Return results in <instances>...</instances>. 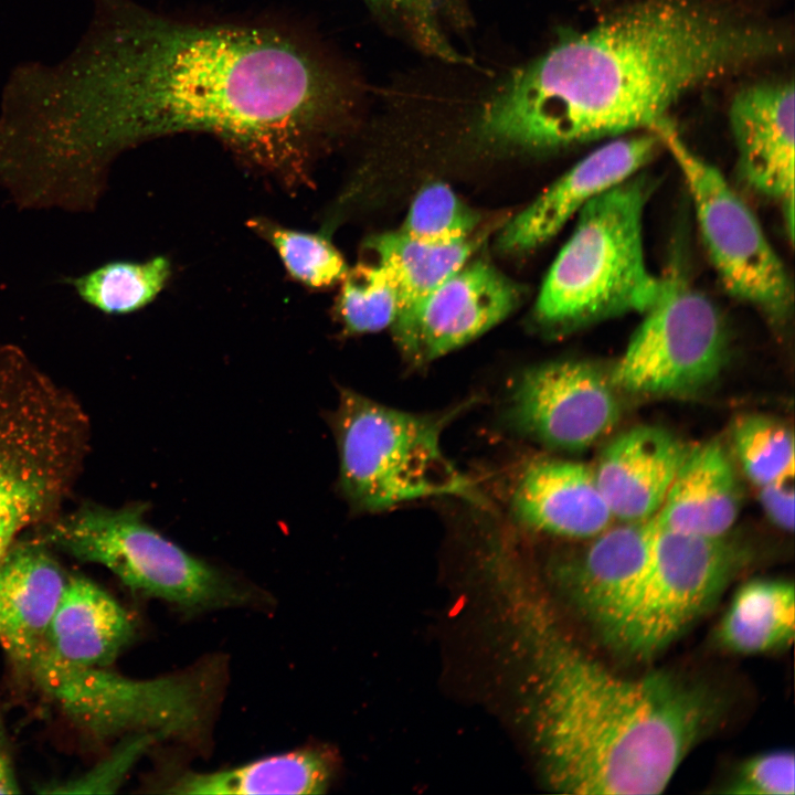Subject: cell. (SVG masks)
Segmentation results:
<instances>
[{"label":"cell","mask_w":795,"mask_h":795,"mask_svg":"<svg viewBox=\"0 0 795 795\" xmlns=\"http://www.w3.org/2000/svg\"><path fill=\"white\" fill-rule=\"evenodd\" d=\"M147 505L109 508L84 504L44 526L40 539L85 562L109 570L134 592L186 613L244 607L262 592L199 559L149 526Z\"/></svg>","instance_id":"cell-8"},{"label":"cell","mask_w":795,"mask_h":795,"mask_svg":"<svg viewBox=\"0 0 795 795\" xmlns=\"http://www.w3.org/2000/svg\"><path fill=\"white\" fill-rule=\"evenodd\" d=\"M476 246V242L468 239L431 243L400 231L372 236L365 245L394 280L400 296V311L460 269Z\"/></svg>","instance_id":"cell-24"},{"label":"cell","mask_w":795,"mask_h":795,"mask_svg":"<svg viewBox=\"0 0 795 795\" xmlns=\"http://www.w3.org/2000/svg\"><path fill=\"white\" fill-rule=\"evenodd\" d=\"M760 502L768 519L780 529L794 528L793 478L774 481L759 487Z\"/></svg>","instance_id":"cell-32"},{"label":"cell","mask_w":795,"mask_h":795,"mask_svg":"<svg viewBox=\"0 0 795 795\" xmlns=\"http://www.w3.org/2000/svg\"><path fill=\"white\" fill-rule=\"evenodd\" d=\"M478 214L444 183H431L415 197L400 232L431 243H451L469 237Z\"/></svg>","instance_id":"cell-29"},{"label":"cell","mask_w":795,"mask_h":795,"mask_svg":"<svg viewBox=\"0 0 795 795\" xmlns=\"http://www.w3.org/2000/svg\"><path fill=\"white\" fill-rule=\"evenodd\" d=\"M688 448L658 426H636L615 437L593 468L613 518L621 522L651 519Z\"/></svg>","instance_id":"cell-17"},{"label":"cell","mask_w":795,"mask_h":795,"mask_svg":"<svg viewBox=\"0 0 795 795\" xmlns=\"http://www.w3.org/2000/svg\"><path fill=\"white\" fill-rule=\"evenodd\" d=\"M19 792L20 785L7 749L2 725L0 723V794H17Z\"/></svg>","instance_id":"cell-33"},{"label":"cell","mask_w":795,"mask_h":795,"mask_svg":"<svg viewBox=\"0 0 795 795\" xmlns=\"http://www.w3.org/2000/svg\"><path fill=\"white\" fill-rule=\"evenodd\" d=\"M88 437L78 400L19 348L0 344V560L59 516Z\"/></svg>","instance_id":"cell-4"},{"label":"cell","mask_w":795,"mask_h":795,"mask_svg":"<svg viewBox=\"0 0 795 795\" xmlns=\"http://www.w3.org/2000/svg\"><path fill=\"white\" fill-rule=\"evenodd\" d=\"M332 762L317 746H305L287 753L214 772H183L166 785L163 793L225 794H320L332 777Z\"/></svg>","instance_id":"cell-22"},{"label":"cell","mask_w":795,"mask_h":795,"mask_svg":"<svg viewBox=\"0 0 795 795\" xmlns=\"http://www.w3.org/2000/svg\"><path fill=\"white\" fill-rule=\"evenodd\" d=\"M163 256L146 262L116 261L72 279L82 300L108 315L136 311L151 303L170 276Z\"/></svg>","instance_id":"cell-25"},{"label":"cell","mask_w":795,"mask_h":795,"mask_svg":"<svg viewBox=\"0 0 795 795\" xmlns=\"http://www.w3.org/2000/svg\"><path fill=\"white\" fill-rule=\"evenodd\" d=\"M729 121L736 169L755 194L777 203L794 237V82L762 81L733 96Z\"/></svg>","instance_id":"cell-14"},{"label":"cell","mask_w":795,"mask_h":795,"mask_svg":"<svg viewBox=\"0 0 795 795\" xmlns=\"http://www.w3.org/2000/svg\"><path fill=\"white\" fill-rule=\"evenodd\" d=\"M608 373L582 360L532 367L515 381L507 416L523 435L551 447L580 451L613 430L621 416Z\"/></svg>","instance_id":"cell-12"},{"label":"cell","mask_w":795,"mask_h":795,"mask_svg":"<svg viewBox=\"0 0 795 795\" xmlns=\"http://www.w3.org/2000/svg\"><path fill=\"white\" fill-rule=\"evenodd\" d=\"M341 282L337 312L348 332H374L393 324L400 311V296L383 266L358 264Z\"/></svg>","instance_id":"cell-27"},{"label":"cell","mask_w":795,"mask_h":795,"mask_svg":"<svg viewBox=\"0 0 795 795\" xmlns=\"http://www.w3.org/2000/svg\"><path fill=\"white\" fill-rule=\"evenodd\" d=\"M388 1L398 2V3H405V4H411V3L417 4V3H420V1H422V0H388Z\"/></svg>","instance_id":"cell-34"},{"label":"cell","mask_w":795,"mask_h":795,"mask_svg":"<svg viewBox=\"0 0 795 795\" xmlns=\"http://www.w3.org/2000/svg\"><path fill=\"white\" fill-rule=\"evenodd\" d=\"M67 575L42 540H19L0 560V644L7 650L42 636Z\"/></svg>","instance_id":"cell-21"},{"label":"cell","mask_w":795,"mask_h":795,"mask_svg":"<svg viewBox=\"0 0 795 795\" xmlns=\"http://www.w3.org/2000/svg\"><path fill=\"white\" fill-rule=\"evenodd\" d=\"M657 526L654 517L608 527L558 570V581L602 638L618 621L650 560Z\"/></svg>","instance_id":"cell-16"},{"label":"cell","mask_w":795,"mask_h":795,"mask_svg":"<svg viewBox=\"0 0 795 795\" xmlns=\"http://www.w3.org/2000/svg\"><path fill=\"white\" fill-rule=\"evenodd\" d=\"M744 560L742 549L725 536L657 527L645 574L603 639L633 658L653 657L716 604Z\"/></svg>","instance_id":"cell-10"},{"label":"cell","mask_w":795,"mask_h":795,"mask_svg":"<svg viewBox=\"0 0 795 795\" xmlns=\"http://www.w3.org/2000/svg\"><path fill=\"white\" fill-rule=\"evenodd\" d=\"M521 290L490 264L463 266L392 324L403 356L428 363L498 325L518 306Z\"/></svg>","instance_id":"cell-13"},{"label":"cell","mask_w":795,"mask_h":795,"mask_svg":"<svg viewBox=\"0 0 795 795\" xmlns=\"http://www.w3.org/2000/svg\"><path fill=\"white\" fill-rule=\"evenodd\" d=\"M789 33L729 0H634L515 72L480 136L559 150L649 130L685 94L788 53Z\"/></svg>","instance_id":"cell-1"},{"label":"cell","mask_w":795,"mask_h":795,"mask_svg":"<svg viewBox=\"0 0 795 795\" xmlns=\"http://www.w3.org/2000/svg\"><path fill=\"white\" fill-rule=\"evenodd\" d=\"M659 146V137L645 130L611 140L592 151L504 226L497 239L498 248L521 253L548 242L587 202L640 172Z\"/></svg>","instance_id":"cell-15"},{"label":"cell","mask_w":795,"mask_h":795,"mask_svg":"<svg viewBox=\"0 0 795 795\" xmlns=\"http://www.w3.org/2000/svg\"><path fill=\"white\" fill-rule=\"evenodd\" d=\"M794 634V584L782 579H754L733 594L716 637L733 654L759 655L786 647Z\"/></svg>","instance_id":"cell-23"},{"label":"cell","mask_w":795,"mask_h":795,"mask_svg":"<svg viewBox=\"0 0 795 795\" xmlns=\"http://www.w3.org/2000/svg\"><path fill=\"white\" fill-rule=\"evenodd\" d=\"M732 443L744 474L756 487L794 478V437L785 424L764 415L743 416L733 425Z\"/></svg>","instance_id":"cell-26"},{"label":"cell","mask_w":795,"mask_h":795,"mask_svg":"<svg viewBox=\"0 0 795 795\" xmlns=\"http://www.w3.org/2000/svg\"><path fill=\"white\" fill-rule=\"evenodd\" d=\"M455 414H413L341 388L339 405L328 418L339 451L338 488L351 508L377 512L439 496L484 502L441 446L442 432Z\"/></svg>","instance_id":"cell-6"},{"label":"cell","mask_w":795,"mask_h":795,"mask_svg":"<svg viewBox=\"0 0 795 795\" xmlns=\"http://www.w3.org/2000/svg\"><path fill=\"white\" fill-rule=\"evenodd\" d=\"M740 507L732 460L724 445L711 439L688 448L654 520L660 529L724 537Z\"/></svg>","instance_id":"cell-19"},{"label":"cell","mask_w":795,"mask_h":795,"mask_svg":"<svg viewBox=\"0 0 795 795\" xmlns=\"http://www.w3.org/2000/svg\"><path fill=\"white\" fill-rule=\"evenodd\" d=\"M134 635L132 617L112 594L87 577L67 575L43 639L64 662L108 668Z\"/></svg>","instance_id":"cell-20"},{"label":"cell","mask_w":795,"mask_h":795,"mask_svg":"<svg viewBox=\"0 0 795 795\" xmlns=\"http://www.w3.org/2000/svg\"><path fill=\"white\" fill-rule=\"evenodd\" d=\"M653 186L638 172L580 210L537 299L534 316L543 329L565 333L643 314L651 305L661 284L647 267L644 250V214Z\"/></svg>","instance_id":"cell-5"},{"label":"cell","mask_w":795,"mask_h":795,"mask_svg":"<svg viewBox=\"0 0 795 795\" xmlns=\"http://www.w3.org/2000/svg\"><path fill=\"white\" fill-rule=\"evenodd\" d=\"M251 226L275 248L288 274L310 288H325L341 282L348 266L328 239L318 233L287 229L265 220Z\"/></svg>","instance_id":"cell-28"},{"label":"cell","mask_w":795,"mask_h":795,"mask_svg":"<svg viewBox=\"0 0 795 795\" xmlns=\"http://www.w3.org/2000/svg\"><path fill=\"white\" fill-rule=\"evenodd\" d=\"M160 740L153 733H134L129 740L115 751L107 760L100 762L85 775L55 785L46 793H96L115 792L123 782L129 767L138 756L155 741Z\"/></svg>","instance_id":"cell-31"},{"label":"cell","mask_w":795,"mask_h":795,"mask_svg":"<svg viewBox=\"0 0 795 795\" xmlns=\"http://www.w3.org/2000/svg\"><path fill=\"white\" fill-rule=\"evenodd\" d=\"M512 511L523 524L571 539L593 538L613 515L590 466L541 459L526 467L513 489Z\"/></svg>","instance_id":"cell-18"},{"label":"cell","mask_w":795,"mask_h":795,"mask_svg":"<svg viewBox=\"0 0 795 795\" xmlns=\"http://www.w3.org/2000/svg\"><path fill=\"white\" fill-rule=\"evenodd\" d=\"M8 655L36 689L97 738L126 733L197 738L212 714L221 683L214 662L153 679L73 666L51 653L43 635Z\"/></svg>","instance_id":"cell-7"},{"label":"cell","mask_w":795,"mask_h":795,"mask_svg":"<svg viewBox=\"0 0 795 795\" xmlns=\"http://www.w3.org/2000/svg\"><path fill=\"white\" fill-rule=\"evenodd\" d=\"M497 591L527 658L530 731L548 785L581 795L661 793L716 724L717 697L671 672L617 675L562 633L520 576Z\"/></svg>","instance_id":"cell-3"},{"label":"cell","mask_w":795,"mask_h":795,"mask_svg":"<svg viewBox=\"0 0 795 795\" xmlns=\"http://www.w3.org/2000/svg\"><path fill=\"white\" fill-rule=\"evenodd\" d=\"M608 375L632 394L681 395L714 381L727 362L721 312L680 274L661 277L659 293Z\"/></svg>","instance_id":"cell-11"},{"label":"cell","mask_w":795,"mask_h":795,"mask_svg":"<svg viewBox=\"0 0 795 795\" xmlns=\"http://www.w3.org/2000/svg\"><path fill=\"white\" fill-rule=\"evenodd\" d=\"M123 57L115 144L181 131L218 136L294 181L339 105V88L306 45L275 30L157 20Z\"/></svg>","instance_id":"cell-2"},{"label":"cell","mask_w":795,"mask_h":795,"mask_svg":"<svg viewBox=\"0 0 795 795\" xmlns=\"http://www.w3.org/2000/svg\"><path fill=\"white\" fill-rule=\"evenodd\" d=\"M654 131L674 158L690 197L702 243L725 289L774 325L793 311V286L753 211L709 161L697 155L666 117Z\"/></svg>","instance_id":"cell-9"},{"label":"cell","mask_w":795,"mask_h":795,"mask_svg":"<svg viewBox=\"0 0 795 795\" xmlns=\"http://www.w3.org/2000/svg\"><path fill=\"white\" fill-rule=\"evenodd\" d=\"M724 794L793 795L795 756L788 750H775L742 762L725 784Z\"/></svg>","instance_id":"cell-30"}]
</instances>
